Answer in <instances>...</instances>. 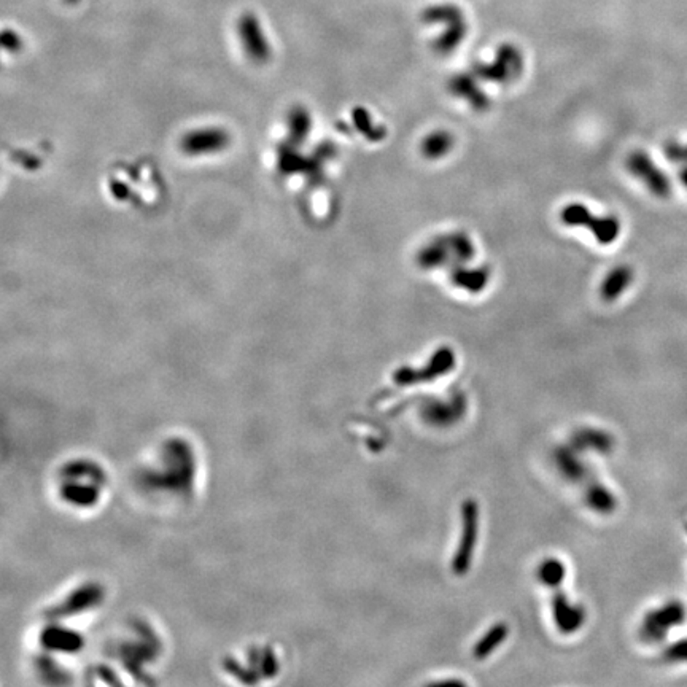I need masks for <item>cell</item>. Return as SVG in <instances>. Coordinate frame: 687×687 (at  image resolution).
<instances>
[{"mask_svg": "<svg viewBox=\"0 0 687 687\" xmlns=\"http://www.w3.org/2000/svg\"><path fill=\"white\" fill-rule=\"evenodd\" d=\"M562 220L568 226H587L589 231L595 236V239L600 244L607 245L616 241L619 236L621 225L613 217L595 218V215L585 209L581 204H571L565 207L562 212Z\"/></svg>", "mask_w": 687, "mask_h": 687, "instance_id": "6da1fadb", "label": "cell"}, {"mask_svg": "<svg viewBox=\"0 0 687 687\" xmlns=\"http://www.w3.org/2000/svg\"><path fill=\"white\" fill-rule=\"evenodd\" d=\"M687 611L681 602H668L645 617L641 635L649 643H660L667 638L668 630L681 626L686 621Z\"/></svg>", "mask_w": 687, "mask_h": 687, "instance_id": "7a4b0ae2", "label": "cell"}, {"mask_svg": "<svg viewBox=\"0 0 687 687\" xmlns=\"http://www.w3.org/2000/svg\"><path fill=\"white\" fill-rule=\"evenodd\" d=\"M463 537L460 541L455 557H453V571L455 575H465L470 568L472 552L477 539V504L468 500L463 504Z\"/></svg>", "mask_w": 687, "mask_h": 687, "instance_id": "3957f363", "label": "cell"}, {"mask_svg": "<svg viewBox=\"0 0 687 687\" xmlns=\"http://www.w3.org/2000/svg\"><path fill=\"white\" fill-rule=\"evenodd\" d=\"M628 169L635 177H638L643 184H645L651 193H654L655 196L659 198H667L671 191L670 181H668L667 175L664 172H660L657 166L652 162L651 157L643 153V151H635V153L628 157Z\"/></svg>", "mask_w": 687, "mask_h": 687, "instance_id": "277c9868", "label": "cell"}, {"mask_svg": "<svg viewBox=\"0 0 687 687\" xmlns=\"http://www.w3.org/2000/svg\"><path fill=\"white\" fill-rule=\"evenodd\" d=\"M522 71V56L513 45H504L498 49L496 59L489 66H477L476 72L490 81H509L518 77Z\"/></svg>", "mask_w": 687, "mask_h": 687, "instance_id": "5b68a950", "label": "cell"}, {"mask_svg": "<svg viewBox=\"0 0 687 687\" xmlns=\"http://www.w3.org/2000/svg\"><path fill=\"white\" fill-rule=\"evenodd\" d=\"M237 30L247 54L253 61H266L270 54V47L263 34L261 24L255 15H244L237 23Z\"/></svg>", "mask_w": 687, "mask_h": 687, "instance_id": "8992f818", "label": "cell"}, {"mask_svg": "<svg viewBox=\"0 0 687 687\" xmlns=\"http://www.w3.org/2000/svg\"><path fill=\"white\" fill-rule=\"evenodd\" d=\"M452 364H453L452 352L447 349L439 350L430 362V364H428L422 373H414V371H409V369L400 371V373L396 374V381H398V383H401V386H407V383H417L419 381L434 379V377L447 373V371L452 368Z\"/></svg>", "mask_w": 687, "mask_h": 687, "instance_id": "52a82bcc", "label": "cell"}, {"mask_svg": "<svg viewBox=\"0 0 687 687\" xmlns=\"http://www.w3.org/2000/svg\"><path fill=\"white\" fill-rule=\"evenodd\" d=\"M633 273L628 266H617L614 270L607 275L602 285V296L607 301H614L626 292L627 287L632 283Z\"/></svg>", "mask_w": 687, "mask_h": 687, "instance_id": "ba28073f", "label": "cell"}, {"mask_svg": "<svg viewBox=\"0 0 687 687\" xmlns=\"http://www.w3.org/2000/svg\"><path fill=\"white\" fill-rule=\"evenodd\" d=\"M226 142L225 136L218 131H203L198 132V134H190L185 138L184 147L186 151H191V153H199V151H212L218 150L220 147H223Z\"/></svg>", "mask_w": 687, "mask_h": 687, "instance_id": "9c48e42d", "label": "cell"}, {"mask_svg": "<svg viewBox=\"0 0 687 687\" xmlns=\"http://www.w3.org/2000/svg\"><path fill=\"white\" fill-rule=\"evenodd\" d=\"M452 91L457 94L460 97H465L468 102L474 107L477 110H482L487 107V97L485 94L477 90V86L474 85V81L466 77V75H460L452 80Z\"/></svg>", "mask_w": 687, "mask_h": 687, "instance_id": "30bf717a", "label": "cell"}, {"mask_svg": "<svg viewBox=\"0 0 687 687\" xmlns=\"http://www.w3.org/2000/svg\"><path fill=\"white\" fill-rule=\"evenodd\" d=\"M466 34V24L465 20H458L447 24V29L444 30V34L439 35V39L434 43V48L441 53H450L452 49H455L462 40L465 39Z\"/></svg>", "mask_w": 687, "mask_h": 687, "instance_id": "8fae6325", "label": "cell"}, {"mask_svg": "<svg viewBox=\"0 0 687 687\" xmlns=\"http://www.w3.org/2000/svg\"><path fill=\"white\" fill-rule=\"evenodd\" d=\"M506 635H508V627L504 626V623H496V626L494 628H490V632L484 636V638L477 643V646H476V657L477 659H484V657H487V655L494 651V649L496 646H500L503 640L506 638Z\"/></svg>", "mask_w": 687, "mask_h": 687, "instance_id": "7c38bea8", "label": "cell"}, {"mask_svg": "<svg viewBox=\"0 0 687 687\" xmlns=\"http://www.w3.org/2000/svg\"><path fill=\"white\" fill-rule=\"evenodd\" d=\"M458 20H463L462 10L453 7V5H434V7H430L424 11V21L430 24H449Z\"/></svg>", "mask_w": 687, "mask_h": 687, "instance_id": "4fadbf2b", "label": "cell"}, {"mask_svg": "<svg viewBox=\"0 0 687 687\" xmlns=\"http://www.w3.org/2000/svg\"><path fill=\"white\" fill-rule=\"evenodd\" d=\"M452 280L458 287L470 289V292H479L487 283V273L485 270H457L452 275Z\"/></svg>", "mask_w": 687, "mask_h": 687, "instance_id": "5bb4252c", "label": "cell"}, {"mask_svg": "<svg viewBox=\"0 0 687 687\" xmlns=\"http://www.w3.org/2000/svg\"><path fill=\"white\" fill-rule=\"evenodd\" d=\"M452 137L447 132H434L424 142V153L428 157H441L452 148Z\"/></svg>", "mask_w": 687, "mask_h": 687, "instance_id": "9a60e30c", "label": "cell"}, {"mask_svg": "<svg viewBox=\"0 0 687 687\" xmlns=\"http://www.w3.org/2000/svg\"><path fill=\"white\" fill-rule=\"evenodd\" d=\"M664 657L665 660L671 662V664H684V662H687V638L679 640L673 643L671 646H668Z\"/></svg>", "mask_w": 687, "mask_h": 687, "instance_id": "2e32d148", "label": "cell"}, {"mask_svg": "<svg viewBox=\"0 0 687 687\" xmlns=\"http://www.w3.org/2000/svg\"><path fill=\"white\" fill-rule=\"evenodd\" d=\"M667 155L670 156L671 160H676V161L687 160V148L679 147V145H670V147L667 148Z\"/></svg>", "mask_w": 687, "mask_h": 687, "instance_id": "e0dca14e", "label": "cell"}, {"mask_svg": "<svg viewBox=\"0 0 687 687\" xmlns=\"http://www.w3.org/2000/svg\"><path fill=\"white\" fill-rule=\"evenodd\" d=\"M4 47L5 48H13L16 49L18 47H20V37H18L15 32H11V30H5V34H4Z\"/></svg>", "mask_w": 687, "mask_h": 687, "instance_id": "ac0fdd59", "label": "cell"}, {"mask_svg": "<svg viewBox=\"0 0 687 687\" xmlns=\"http://www.w3.org/2000/svg\"><path fill=\"white\" fill-rule=\"evenodd\" d=\"M681 181L687 186V167H684L683 172H681Z\"/></svg>", "mask_w": 687, "mask_h": 687, "instance_id": "d6986e66", "label": "cell"}, {"mask_svg": "<svg viewBox=\"0 0 687 687\" xmlns=\"http://www.w3.org/2000/svg\"><path fill=\"white\" fill-rule=\"evenodd\" d=\"M66 2H67V4H77L78 0H66Z\"/></svg>", "mask_w": 687, "mask_h": 687, "instance_id": "ffe728a7", "label": "cell"}]
</instances>
